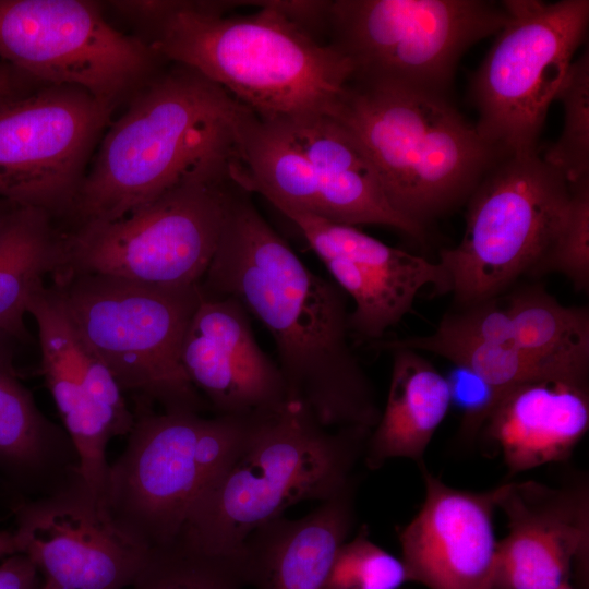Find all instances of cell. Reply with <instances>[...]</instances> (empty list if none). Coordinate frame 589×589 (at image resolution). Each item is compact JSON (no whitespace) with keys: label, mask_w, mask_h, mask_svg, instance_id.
I'll list each match as a JSON object with an SVG mask.
<instances>
[{"label":"cell","mask_w":589,"mask_h":589,"mask_svg":"<svg viewBox=\"0 0 589 589\" xmlns=\"http://www.w3.org/2000/svg\"><path fill=\"white\" fill-rule=\"evenodd\" d=\"M33 561L23 553L9 555L0 565V589H41L44 581Z\"/></svg>","instance_id":"32"},{"label":"cell","mask_w":589,"mask_h":589,"mask_svg":"<svg viewBox=\"0 0 589 589\" xmlns=\"http://www.w3.org/2000/svg\"><path fill=\"white\" fill-rule=\"evenodd\" d=\"M436 330L464 339L514 346L508 314L496 298L446 314Z\"/></svg>","instance_id":"30"},{"label":"cell","mask_w":589,"mask_h":589,"mask_svg":"<svg viewBox=\"0 0 589 589\" xmlns=\"http://www.w3.org/2000/svg\"><path fill=\"white\" fill-rule=\"evenodd\" d=\"M328 116L366 154L392 209L421 228L505 157L438 95L350 80Z\"/></svg>","instance_id":"5"},{"label":"cell","mask_w":589,"mask_h":589,"mask_svg":"<svg viewBox=\"0 0 589 589\" xmlns=\"http://www.w3.org/2000/svg\"><path fill=\"white\" fill-rule=\"evenodd\" d=\"M17 553L58 589H124L149 550L128 536L79 474L15 509Z\"/></svg>","instance_id":"14"},{"label":"cell","mask_w":589,"mask_h":589,"mask_svg":"<svg viewBox=\"0 0 589 589\" xmlns=\"http://www.w3.org/2000/svg\"><path fill=\"white\" fill-rule=\"evenodd\" d=\"M230 164L199 171L122 217L60 232L52 279L103 274L159 287L200 285L238 190Z\"/></svg>","instance_id":"7"},{"label":"cell","mask_w":589,"mask_h":589,"mask_svg":"<svg viewBox=\"0 0 589 589\" xmlns=\"http://www.w3.org/2000/svg\"><path fill=\"white\" fill-rule=\"evenodd\" d=\"M41 589H58V588L56 586H53L50 581L44 580Z\"/></svg>","instance_id":"36"},{"label":"cell","mask_w":589,"mask_h":589,"mask_svg":"<svg viewBox=\"0 0 589 589\" xmlns=\"http://www.w3.org/2000/svg\"><path fill=\"white\" fill-rule=\"evenodd\" d=\"M124 450L109 465L101 500L147 550L177 541L203 490L243 440L254 416L204 418L136 407Z\"/></svg>","instance_id":"8"},{"label":"cell","mask_w":589,"mask_h":589,"mask_svg":"<svg viewBox=\"0 0 589 589\" xmlns=\"http://www.w3.org/2000/svg\"><path fill=\"white\" fill-rule=\"evenodd\" d=\"M16 342L0 330V471L45 495L79 474L77 457L67 432L40 411L22 383Z\"/></svg>","instance_id":"22"},{"label":"cell","mask_w":589,"mask_h":589,"mask_svg":"<svg viewBox=\"0 0 589 589\" xmlns=\"http://www.w3.org/2000/svg\"><path fill=\"white\" fill-rule=\"evenodd\" d=\"M249 315L238 300L201 290L183 337V369L216 416H256L287 400L280 369L256 342Z\"/></svg>","instance_id":"19"},{"label":"cell","mask_w":589,"mask_h":589,"mask_svg":"<svg viewBox=\"0 0 589 589\" xmlns=\"http://www.w3.org/2000/svg\"><path fill=\"white\" fill-rule=\"evenodd\" d=\"M570 185L537 153L503 157L469 196L461 241L440 254L461 306L503 291L543 257L566 212Z\"/></svg>","instance_id":"10"},{"label":"cell","mask_w":589,"mask_h":589,"mask_svg":"<svg viewBox=\"0 0 589 589\" xmlns=\"http://www.w3.org/2000/svg\"><path fill=\"white\" fill-rule=\"evenodd\" d=\"M241 561L212 556L179 541L152 549L132 589H241Z\"/></svg>","instance_id":"26"},{"label":"cell","mask_w":589,"mask_h":589,"mask_svg":"<svg viewBox=\"0 0 589 589\" xmlns=\"http://www.w3.org/2000/svg\"><path fill=\"white\" fill-rule=\"evenodd\" d=\"M554 100H560L563 106V130L542 158L572 184L589 177L588 49L570 63Z\"/></svg>","instance_id":"27"},{"label":"cell","mask_w":589,"mask_h":589,"mask_svg":"<svg viewBox=\"0 0 589 589\" xmlns=\"http://www.w3.org/2000/svg\"><path fill=\"white\" fill-rule=\"evenodd\" d=\"M243 105L181 64L151 77L100 141L67 215L72 228L111 221L190 176L236 158Z\"/></svg>","instance_id":"3"},{"label":"cell","mask_w":589,"mask_h":589,"mask_svg":"<svg viewBox=\"0 0 589 589\" xmlns=\"http://www.w3.org/2000/svg\"><path fill=\"white\" fill-rule=\"evenodd\" d=\"M507 518L498 541L494 589H556L574 568L585 577L589 552V493L585 482L549 486L536 481L498 485Z\"/></svg>","instance_id":"17"},{"label":"cell","mask_w":589,"mask_h":589,"mask_svg":"<svg viewBox=\"0 0 589 589\" xmlns=\"http://www.w3.org/2000/svg\"><path fill=\"white\" fill-rule=\"evenodd\" d=\"M0 57L31 80L81 87L112 105L148 81L158 59L83 0H0Z\"/></svg>","instance_id":"12"},{"label":"cell","mask_w":589,"mask_h":589,"mask_svg":"<svg viewBox=\"0 0 589 589\" xmlns=\"http://www.w3.org/2000/svg\"><path fill=\"white\" fill-rule=\"evenodd\" d=\"M556 589H573L569 584H564L562 585L561 587L556 588Z\"/></svg>","instance_id":"38"},{"label":"cell","mask_w":589,"mask_h":589,"mask_svg":"<svg viewBox=\"0 0 589 589\" xmlns=\"http://www.w3.org/2000/svg\"><path fill=\"white\" fill-rule=\"evenodd\" d=\"M23 206L8 203L0 213V255L9 245L19 225Z\"/></svg>","instance_id":"34"},{"label":"cell","mask_w":589,"mask_h":589,"mask_svg":"<svg viewBox=\"0 0 589 589\" xmlns=\"http://www.w3.org/2000/svg\"><path fill=\"white\" fill-rule=\"evenodd\" d=\"M370 433L329 431L297 400L254 416L238 448L193 504L177 541L240 561L255 529L299 502H322L351 485V470Z\"/></svg>","instance_id":"4"},{"label":"cell","mask_w":589,"mask_h":589,"mask_svg":"<svg viewBox=\"0 0 589 589\" xmlns=\"http://www.w3.org/2000/svg\"><path fill=\"white\" fill-rule=\"evenodd\" d=\"M227 15L238 1H167L151 24L158 58L189 67L265 119L329 115L353 73L350 60L273 9Z\"/></svg>","instance_id":"2"},{"label":"cell","mask_w":589,"mask_h":589,"mask_svg":"<svg viewBox=\"0 0 589 589\" xmlns=\"http://www.w3.org/2000/svg\"><path fill=\"white\" fill-rule=\"evenodd\" d=\"M425 498L399 533L409 581L429 589H494L498 541L493 515L500 488L447 485L420 465Z\"/></svg>","instance_id":"18"},{"label":"cell","mask_w":589,"mask_h":589,"mask_svg":"<svg viewBox=\"0 0 589 589\" xmlns=\"http://www.w3.org/2000/svg\"><path fill=\"white\" fill-rule=\"evenodd\" d=\"M506 20L502 4L482 0H336L327 34L352 81L446 97L462 53Z\"/></svg>","instance_id":"9"},{"label":"cell","mask_w":589,"mask_h":589,"mask_svg":"<svg viewBox=\"0 0 589 589\" xmlns=\"http://www.w3.org/2000/svg\"><path fill=\"white\" fill-rule=\"evenodd\" d=\"M200 288L238 300L268 330L287 399L324 428L372 431L381 411L349 345L347 294L311 271L240 188Z\"/></svg>","instance_id":"1"},{"label":"cell","mask_w":589,"mask_h":589,"mask_svg":"<svg viewBox=\"0 0 589 589\" xmlns=\"http://www.w3.org/2000/svg\"><path fill=\"white\" fill-rule=\"evenodd\" d=\"M407 581L402 561L372 542L363 525L339 546L326 589H398Z\"/></svg>","instance_id":"29"},{"label":"cell","mask_w":589,"mask_h":589,"mask_svg":"<svg viewBox=\"0 0 589 589\" xmlns=\"http://www.w3.org/2000/svg\"><path fill=\"white\" fill-rule=\"evenodd\" d=\"M446 378L450 404L454 402L462 414V432L471 437L483 426L498 395L481 377L462 366L454 365Z\"/></svg>","instance_id":"31"},{"label":"cell","mask_w":589,"mask_h":589,"mask_svg":"<svg viewBox=\"0 0 589 589\" xmlns=\"http://www.w3.org/2000/svg\"><path fill=\"white\" fill-rule=\"evenodd\" d=\"M8 203H9L8 201L0 199V213L7 206Z\"/></svg>","instance_id":"37"},{"label":"cell","mask_w":589,"mask_h":589,"mask_svg":"<svg viewBox=\"0 0 589 589\" xmlns=\"http://www.w3.org/2000/svg\"><path fill=\"white\" fill-rule=\"evenodd\" d=\"M483 426L513 474L566 460L589 428L587 384L541 380L510 387Z\"/></svg>","instance_id":"20"},{"label":"cell","mask_w":589,"mask_h":589,"mask_svg":"<svg viewBox=\"0 0 589 589\" xmlns=\"http://www.w3.org/2000/svg\"><path fill=\"white\" fill-rule=\"evenodd\" d=\"M60 241L50 215L23 206L16 230L0 255V330L20 344L32 341L24 322L26 301L56 271Z\"/></svg>","instance_id":"25"},{"label":"cell","mask_w":589,"mask_h":589,"mask_svg":"<svg viewBox=\"0 0 589 589\" xmlns=\"http://www.w3.org/2000/svg\"><path fill=\"white\" fill-rule=\"evenodd\" d=\"M570 197L553 241L531 273H560L578 291L589 287V177L569 184Z\"/></svg>","instance_id":"28"},{"label":"cell","mask_w":589,"mask_h":589,"mask_svg":"<svg viewBox=\"0 0 589 589\" xmlns=\"http://www.w3.org/2000/svg\"><path fill=\"white\" fill-rule=\"evenodd\" d=\"M17 553V545L13 532L0 531V557Z\"/></svg>","instance_id":"35"},{"label":"cell","mask_w":589,"mask_h":589,"mask_svg":"<svg viewBox=\"0 0 589 589\" xmlns=\"http://www.w3.org/2000/svg\"><path fill=\"white\" fill-rule=\"evenodd\" d=\"M74 327L136 407L211 409L189 380L181 346L201 300L200 285L159 287L103 274L52 279Z\"/></svg>","instance_id":"6"},{"label":"cell","mask_w":589,"mask_h":589,"mask_svg":"<svg viewBox=\"0 0 589 589\" xmlns=\"http://www.w3.org/2000/svg\"><path fill=\"white\" fill-rule=\"evenodd\" d=\"M393 366L384 411L368 436L370 469L392 458L423 464V455L450 406L448 382L420 351L392 348Z\"/></svg>","instance_id":"23"},{"label":"cell","mask_w":589,"mask_h":589,"mask_svg":"<svg viewBox=\"0 0 589 589\" xmlns=\"http://www.w3.org/2000/svg\"><path fill=\"white\" fill-rule=\"evenodd\" d=\"M507 20L472 80L474 125L505 156L538 152L550 104L582 44L588 0H507Z\"/></svg>","instance_id":"11"},{"label":"cell","mask_w":589,"mask_h":589,"mask_svg":"<svg viewBox=\"0 0 589 589\" xmlns=\"http://www.w3.org/2000/svg\"><path fill=\"white\" fill-rule=\"evenodd\" d=\"M115 105L45 84L0 104V199L67 217Z\"/></svg>","instance_id":"13"},{"label":"cell","mask_w":589,"mask_h":589,"mask_svg":"<svg viewBox=\"0 0 589 589\" xmlns=\"http://www.w3.org/2000/svg\"><path fill=\"white\" fill-rule=\"evenodd\" d=\"M283 214L353 301L350 335L361 340H382L387 329L412 311L422 289L431 286L449 292V278L440 262L387 245L353 226L301 212Z\"/></svg>","instance_id":"16"},{"label":"cell","mask_w":589,"mask_h":589,"mask_svg":"<svg viewBox=\"0 0 589 589\" xmlns=\"http://www.w3.org/2000/svg\"><path fill=\"white\" fill-rule=\"evenodd\" d=\"M352 483L299 519L278 517L245 540L241 568L256 589H326L334 557L353 522Z\"/></svg>","instance_id":"21"},{"label":"cell","mask_w":589,"mask_h":589,"mask_svg":"<svg viewBox=\"0 0 589 589\" xmlns=\"http://www.w3.org/2000/svg\"><path fill=\"white\" fill-rule=\"evenodd\" d=\"M31 80L10 64L0 61V104L27 92L26 82Z\"/></svg>","instance_id":"33"},{"label":"cell","mask_w":589,"mask_h":589,"mask_svg":"<svg viewBox=\"0 0 589 589\" xmlns=\"http://www.w3.org/2000/svg\"><path fill=\"white\" fill-rule=\"evenodd\" d=\"M26 312L38 328L41 373L76 453L79 476L101 496L109 468L107 444L130 433L133 411L51 287L43 284L35 288L27 298Z\"/></svg>","instance_id":"15"},{"label":"cell","mask_w":589,"mask_h":589,"mask_svg":"<svg viewBox=\"0 0 589 589\" xmlns=\"http://www.w3.org/2000/svg\"><path fill=\"white\" fill-rule=\"evenodd\" d=\"M514 346L556 380L587 384L589 313L565 306L540 287L521 289L504 305Z\"/></svg>","instance_id":"24"}]
</instances>
